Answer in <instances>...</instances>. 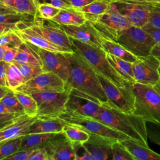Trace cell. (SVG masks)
Returning a JSON list of instances; mask_svg holds the SVG:
<instances>
[{"instance_id":"1","label":"cell","mask_w":160,"mask_h":160,"mask_svg":"<svg viewBox=\"0 0 160 160\" xmlns=\"http://www.w3.org/2000/svg\"><path fill=\"white\" fill-rule=\"evenodd\" d=\"M67 54L70 60L71 69L65 89L79 91L101 103L107 102L108 98L94 69L77 52H67Z\"/></svg>"},{"instance_id":"2","label":"cell","mask_w":160,"mask_h":160,"mask_svg":"<svg viewBox=\"0 0 160 160\" xmlns=\"http://www.w3.org/2000/svg\"><path fill=\"white\" fill-rule=\"evenodd\" d=\"M114 129L122 132L138 142L149 146L146 121L132 113L122 112L102 103L98 115L95 118Z\"/></svg>"},{"instance_id":"3","label":"cell","mask_w":160,"mask_h":160,"mask_svg":"<svg viewBox=\"0 0 160 160\" xmlns=\"http://www.w3.org/2000/svg\"><path fill=\"white\" fill-rule=\"evenodd\" d=\"M74 51L79 54L100 74L117 86L131 83L124 80L111 66L106 58V52L101 48L92 46L71 38Z\"/></svg>"},{"instance_id":"4","label":"cell","mask_w":160,"mask_h":160,"mask_svg":"<svg viewBox=\"0 0 160 160\" xmlns=\"http://www.w3.org/2000/svg\"><path fill=\"white\" fill-rule=\"evenodd\" d=\"M132 89L135 96L132 114L146 122L160 125V95L154 86L135 82Z\"/></svg>"},{"instance_id":"5","label":"cell","mask_w":160,"mask_h":160,"mask_svg":"<svg viewBox=\"0 0 160 160\" xmlns=\"http://www.w3.org/2000/svg\"><path fill=\"white\" fill-rule=\"evenodd\" d=\"M113 41L137 57L149 55L152 47L156 44L142 28L134 26L118 31Z\"/></svg>"},{"instance_id":"6","label":"cell","mask_w":160,"mask_h":160,"mask_svg":"<svg viewBox=\"0 0 160 160\" xmlns=\"http://www.w3.org/2000/svg\"><path fill=\"white\" fill-rule=\"evenodd\" d=\"M29 94L36 101L38 118H58L66 111V106L69 96V90L67 89L61 92L41 91Z\"/></svg>"},{"instance_id":"7","label":"cell","mask_w":160,"mask_h":160,"mask_svg":"<svg viewBox=\"0 0 160 160\" xmlns=\"http://www.w3.org/2000/svg\"><path fill=\"white\" fill-rule=\"evenodd\" d=\"M102 88L108 98L106 103L111 108L122 112L133 113L135 96L132 83L123 86H117L104 76L98 74Z\"/></svg>"},{"instance_id":"8","label":"cell","mask_w":160,"mask_h":160,"mask_svg":"<svg viewBox=\"0 0 160 160\" xmlns=\"http://www.w3.org/2000/svg\"><path fill=\"white\" fill-rule=\"evenodd\" d=\"M113 3L132 26L140 28L148 23L151 10L160 6V2L148 0H121Z\"/></svg>"},{"instance_id":"9","label":"cell","mask_w":160,"mask_h":160,"mask_svg":"<svg viewBox=\"0 0 160 160\" xmlns=\"http://www.w3.org/2000/svg\"><path fill=\"white\" fill-rule=\"evenodd\" d=\"M29 26L42 34L51 42L63 48L66 52H73L74 49L70 38L64 31L62 26L52 19L36 16Z\"/></svg>"},{"instance_id":"10","label":"cell","mask_w":160,"mask_h":160,"mask_svg":"<svg viewBox=\"0 0 160 160\" xmlns=\"http://www.w3.org/2000/svg\"><path fill=\"white\" fill-rule=\"evenodd\" d=\"M92 23L102 38L112 41L118 31L132 26L128 19L119 12L113 2L110 4L108 9L99 16L96 22Z\"/></svg>"},{"instance_id":"11","label":"cell","mask_w":160,"mask_h":160,"mask_svg":"<svg viewBox=\"0 0 160 160\" xmlns=\"http://www.w3.org/2000/svg\"><path fill=\"white\" fill-rule=\"evenodd\" d=\"M37 49L41 60L43 72H52L66 82L71 69V62L67 52L48 51L39 48Z\"/></svg>"},{"instance_id":"12","label":"cell","mask_w":160,"mask_h":160,"mask_svg":"<svg viewBox=\"0 0 160 160\" xmlns=\"http://www.w3.org/2000/svg\"><path fill=\"white\" fill-rule=\"evenodd\" d=\"M159 66L160 61L151 54L138 57L137 60L132 62L135 82L154 86L159 82Z\"/></svg>"},{"instance_id":"13","label":"cell","mask_w":160,"mask_h":160,"mask_svg":"<svg viewBox=\"0 0 160 160\" xmlns=\"http://www.w3.org/2000/svg\"><path fill=\"white\" fill-rule=\"evenodd\" d=\"M65 81L52 72H43L25 82L15 90L29 94L32 92H61L65 90Z\"/></svg>"},{"instance_id":"14","label":"cell","mask_w":160,"mask_h":160,"mask_svg":"<svg viewBox=\"0 0 160 160\" xmlns=\"http://www.w3.org/2000/svg\"><path fill=\"white\" fill-rule=\"evenodd\" d=\"M69 90L66 110L79 112L96 118L99 114L101 102L96 98L76 89Z\"/></svg>"},{"instance_id":"15","label":"cell","mask_w":160,"mask_h":160,"mask_svg":"<svg viewBox=\"0 0 160 160\" xmlns=\"http://www.w3.org/2000/svg\"><path fill=\"white\" fill-rule=\"evenodd\" d=\"M44 147L49 160H75L72 144L63 132L56 133Z\"/></svg>"},{"instance_id":"16","label":"cell","mask_w":160,"mask_h":160,"mask_svg":"<svg viewBox=\"0 0 160 160\" xmlns=\"http://www.w3.org/2000/svg\"><path fill=\"white\" fill-rule=\"evenodd\" d=\"M62 26L69 38L81 42L101 48V43L102 37L91 22L86 21L80 26Z\"/></svg>"},{"instance_id":"17","label":"cell","mask_w":160,"mask_h":160,"mask_svg":"<svg viewBox=\"0 0 160 160\" xmlns=\"http://www.w3.org/2000/svg\"><path fill=\"white\" fill-rule=\"evenodd\" d=\"M30 22H21L18 24V29L15 31L24 41L37 48L48 51L66 52L63 48L51 42L42 34L30 27L29 26Z\"/></svg>"},{"instance_id":"18","label":"cell","mask_w":160,"mask_h":160,"mask_svg":"<svg viewBox=\"0 0 160 160\" xmlns=\"http://www.w3.org/2000/svg\"><path fill=\"white\" fill-rule=\"evenodd\" d=\"M115 140L102 136L91 134L83 145L89 152L92 160H107L112 153V146Z\"/></svg>"},{"instance_id":"19","label":"cell","mask_w":160,"mask_h":160,"mask_svg":"<svg viewBox=\"0 0 160 160\" xmlns=\"http://www.w3.org/2000/svg\"><path fill=\"white\" fill-rule=\"evenodd\" d=\"M38 118V116H29L23 114L16 120L0 129V143L29 133L31 125Z\"/></svg>"},{"instance_id":"20","label":"cell","mask_w":160,"mask_h":160,"mask_svg":"<svg viewBox=\"0 0 160 160\" xmlns=\"http://www.w3.org/2000/svg\"><path fill=\"white\" fill-rule=\"evenodd\" d=\"M121 142L134 160H160V154L151 149L149 146L131 139L122 141Z\"/></svg>"},{"instance_id":"21","label":"cell","mask_w":160,"mask_h":160,"mask_svg":"<svg viewBox=\"0 0 160 160\" xmlns=\"http://www.w3.org/2000/svg\"><path fill=\"white\" fill-rule=\"evenodd\" d=\"M65 122L59 118H38L31 125L29 133H58L62 132Z\"/></svg>"},{"instance_id":"22","label":"cell","mask_w":160,"mask_h":160,"mask_svg":"<svg viewBox=\"0 0 160 160\" xmlns=\"http://www.w3.org/2000/svg\"><path fill=\"white\" fill-rule=\"evenodd\" d=\"M14 62L19 64L39 65L42 66L37 47L24 41L18 48V51Z\"/></svg>"},{"instance_id":"23","label":"cell","mask_w":160,"mask_h":160,"mask_svg":"<svg viewBox=\"0 0 160 160\" xmlns=\"http://www.w3.org/2000/svg\"><path fill=\"white\" fill-rule=\"evenodd\" d=\"M52 20L61 25L66 26H80L86 21L82 12L73 7L61 9Z\"/></svg>"},{"instance_id":"24","label":"cell","mask_w":160,"mask_h":160,"mask_svg":"<svg viewBox=\"0 0 160 160\" xmlns=\"http://www.w3.org/2000/svg\"><path fill=\"white\" fill-rule=\"evenodd\" d=\"M106 58L111 66L121 77L128 82L131 83L135 82L132 62H128L108 53H106Z\"/></svg>"},{"instance_id":"25","label":"cell","mask_w":160,"mask_h":160,"mask_svg":"<svg viewBox=\"0 0 160 160\" xmlns=\"http://www.w3.org/2000/svg\"><path fill=\"white\" fill-rule=\"evenodd\" d=\"M101 48L106 52L122 59L130 62H134L138 57L128 51L121 45L114 41L102 38L101 40Z\"/></svg>"},{"instance_id":"26","label":"cell","mask_w":160,"mask_h":160,"mask_svg":"<svg viewBox=\"0 0 160 160\" xmlns=\"http://www.w3.org/2000/svg\"><path fill=\"white\" fill-rule=\"evenodd\" d=\"M110 2L102 1L95 0L91 3L78 9L84 14L86 21L95 22L109 8Z\"/></svg>"},{"instance_id":"27","label":"cell","mask_w":160,"mask_h":160,"mask_svg":"<svg viewBox=\"0 0 160 160\" xmlns=\"http://www.w3.org/2000/svg\"><path fill=\"white\" fill-rule=\"evenodd\" d=\"M56 133H28L23 136L21 149L34 148L44 145Z\"/></svg>"},{"instance_id":"28","label":"cell","mask_w":160,"mask_h":160,"mask_svg":"<svg viewBox=\"0 0 160 160\" xmlns=\"http://www.w3.org/2000/svg\"><path fill=\"white\" fill-rule=\"evenodd\" d=\"M0 2L18 12L34 16L38 14L37 5L34 0H0Z\"/></svg>"},{"instance_id":"29","label":"cell","mask_w":160,"mask_h":160,"mask_svg":"<svg viewBox=\"0 0 160 160\" xmlns=\"http://www.w3.org/2000/svg\"><path fill=\"white\" fill-rule=\"evenodd\" d=\"M6 78L7 87L11 90L16 89L25 82L19 68L14 62L8 64Z\"/></svg>"},{"instance_id":"30","label":"cell","mask_w":160,"mask_h":160,"mask_svg":"<svg viewBox=\"0 0 160 160\" xmlns=\"http://www.w3.org/2000/svg\"><path fill=\"white\" fill-rule=\"evenodd\" d=\"M62 132L66 134L71 142H78L84 143L88 140L90 136L89 132L81 127L66 122Z\"/></svg>"},{"instance_id":"31","label":"cell","mask_w":160,"mask_h":160,"mask_svg":"<svg viewBox=\"0 0 160 160\" xmlns=\"http://www.w3.org/2000/svg\"><path fill=\"white\" fill-rule=\"evenodd\" d=\"M18 99L22 105L24 114L29 116H36L38 113V105L34 98L30 94L18 90H13Z\"/></svg>"},{"instance_id":"32","label":"cell","mask_w":160,"mask_h":160,"mask_svg":"<svg viewBox=\"0 0 160 160\" xmlns=\"http://www.w3.org/2000/svg\"><path fill=\"white\" fill-rule=\"evenodd\" d=\"M23 136L6 140L0 143V160H4L6 158L21 149Z\"/></svg>"},{"instance_id":"33","label":"cell","mask_w":160,"mask_h":160,"mask_svg":"<svg viewBox=\"0 0 160 160\" xmlns=\"http://www.w3.org/2000/svg\"><path fill=\"white\" fill-rule=\"evenodd\" d=\"M36 16L22 14V13H9L0 14V23L9 24H18L21 22H32Z\"/></svg>"},{"instance_id":"34","label":"cell","mask_w":160,"mask_h":160,"mask_svg":"<svg viewBox=\"0 0 160 160\" xmlns=\"http://www.w3.org/2000/svg\"><path fill=\"white\" fill-rule=\"evenodd\" d=\"M4 105L13 112L25 114L24 109L16 96L14 91L10 89L8 93L1 99Z\"/></svg>"},{"instance_id":"35","label":"cell","mask_w":160,"mask_h":160,"mask_svg":"<svg viewBox=\"0 0 160 160\" xmlns=\"http://www.w3.org/2000/svg\"><path fill=\"white\" fill-rule=\"evenodd\" d=\"M23 40L14 30H10L0 34V46L8 45L19 48Z\"/></svg>"},{"instance_id":"36","label":"cell","mask_w":160,"mask_h":160,"mask_svg":"<svg viewBox=\"0 0 160 160\" xmlns=\"http://www.w3.org/2000/svg\"><path fill=\"white\" fill-rule=\"evenodd\" d=\"M112 160H134L132 156L119 141H114L112 146Z\"/></svg>"},{"instance_id":"37","label":"cell","mask_w":160,"mask_h":160,"mask_svg":"<svg viewBox=\"0 0 160 160\" xmlns=\"http://www.w3.org/2000/svg\"><path fill=\"white\" fill-rule=\"evenodd\" d=\"M15 63V62H14ZM19 68L25 82L34 78L43 72L41 66L30 64H19L15 63Z\"/></svg>"},{"instance_id":"38","label":"cell","mask_w":160,"mask_h":160,"mask_svg":"<svg viewBox=\"0 0 160 160\" xmlns=\"http://www.w3.org/2000/svg\"><path fill=\"white\" fill-rule=\"evenodd\" d=\"M38 14L37 16L48 19H52L60 11V9L52 5L46 3H40L37 4Z\"/></svg>"},{"instance_id":"39","label":"cell","mask_w":160,"mask_h":160,"mask_svg":"<svg viewBox=\"0 0 160 160\" xmlns=\"http://www.w3.org/2000/svg\"><path fill=\"white\" fill-rule=\"evenodd\" d=\"M72 144L75 155V160H92L91 156L83 145V143L74 142H72Z\"/></svg>"},{"instance_id":"40","label":"cell","mask_w":160,"mask_h":160,"mask_svg":"<svg viewBox=\"0 0 160 160\" xmlns=\"http://www.w3.org/2000/svg\"><path fill=\"white\" fill-rule=\"evenodd\" d=\"M36 148L19 149L12 154L5 158L4 160H29L30 156Z\"/></svg>"},{"instance_id":"41","label":"cell","mask_w":160,"mask_h":160,"mask_svg":"<svg viewBox=\"0 0 160 160\" xmlns=\"http://www.w3.org/2000/svg\"><path fill=\"white\" fill-rule=\"evenodd\" d=\"M22 115L23 114L16 112L5 114L0 113V129L6 126L7 125L11 124V122H14Z\"/></svg>"},{"instance_id":"42","label":"cell","mask_w":160,"mask_h":160,"mask_svg":"<svg viewBox=\"0 0 160 160\" xmlns=\"http://www.w3.org/2000/svg\"><path fill=\"white\" fill-rule=\"evenodd\" d=\"M148 24L160 29V6L152 9L150 12Z\"/></svg>"},{"instance_id":"43","label":"cell","mask_w":160,"mask_h":160,"mask_svg":"<svg viewBox=\"0 0 160 160\" xmlns=\"http://www.w3.org/2000/svg\"><path fill=\"white\" fill-rule=\"evenodd\" d=\"M36 5L40 3H46L52 5L60 9H67L72 7L67 0H34Z\"/></svg>"},{"instance_id":"44","label":"cell","mask_w":160,"mask_h":160,"mask_svg":"<svg viewBox=\"0 0 160 160\" xmlns=\"http://www.w3.org/2000/svg\"><path fill=\"white\" fill-rule=\"evenodd\" d=\"M29 160H49L48 154L44 146L36 148Z\"/></svg>"},{"instance_id":"45","label":"cell","mask_w":160,"mask_h":160,"mask_svg":"<svg viewBox=\"0 0 160 160\" xmlns=\"http://www.w3.org/2000/svg\"><path fill=\"white\" fill-rule=\"evenodd\" d=\"M18 51V47L10 46L5 52L2 61L7 63H12L14 62L16 56Z\"/></svg>"},{"instance_id":"46","label":"cell","mask_w":160,"mask_h":160,"mask_svg":"<svg viewBox=\"0 0 160 160\" xmlns=\"http://www.w3.org/2000/svg\"><path fill=\"white\" fill-rule=\"evenodd\" d=\"M142 28L151 35L156 44H160V29L154 28L147 24Z\"/></svg>"},{"instance_id":"47","label":"cell","mask_w":160,"mask_h":160,"mask_svg":"<svg viewBox=\"0 0 160 160\" xmlns=\"http://www.w3.org/2000/svg\"><path fill=\"white\" fill-rule=\"evenodd\" d=\"M8 64L3 61H0V85L5 87H7L6 75Z\"/></svg>"},{"instance_id":"48","label":"cell","mask_w":160,"mask_h":160,"mask_svg":"<svg viewBox=\"0 0 160 160\" xmlns=\"http://www.w3.org/2000/svg\"><path fill=\"white\" fill-rule=\"evenodd\" d=\"M71 6L76 9H80L95 0H67Z\"/></svg>"},{"instance_id":"49","label":"cell","mask_w":160,"mask_h":160,"mask_svg":"<svg viewBox=\"0 0 160 160\" xmlns=\"http://www.w3.org/2000/svg\"><path fill=\"white\" fill-rule=\"evenodd\" d=\"M17 29H18V24H9L0 23V34L10 30L16 31Z\"/></svg>"},{"instance_id":"50","label":"cell","mask_w":160,"mask_h":160,"mask_svg":"<svg viewBox=\"0 0 160 160\" xmlns=\"http://www.w3.org/2000/svg\"><path fill=\"white\" fill-rule=\"evenodd\" d=\"M17 12H18L14 9L9 8V6L0 2V14H9V13H17Z\"/></svg>"},{"instance_id":"51","label":"cell","mask_w":160,"mask_h":160,"mask_svg":"<svg viewBox=\"0 0 160 160\" xmlns=\"http://www.w3.org/2000/svg\"><path fill=\"white\" fill-rule=\"evenodd\" d=\"M150 54L160 61V44H156L152 47Z\"/></svg>"},{"instance_id":"52","label":"cell","mask_w":160,"mask_h":160,"mask_svg":"<svg viewBox=\"0 0 160 160\" xmlns=\"http://www.w3.org/2000/svg\"><path fill=\"white\" fill-rule=\"evenodd\" d=\"M149 138L152 142L160 146V133L158 132H150Z\"/></svg>"},{"instance_id":"53","label":"cell","mask_w":160,"mask_h":160,"mask_svg":"<svg viewBox=\"0 0 160 160\" xmlns=\"http://www.w3.org/2000/svg\"><path fill=\"white\" fill-rule=\"evenodd\" d=\"M13 112L11 109L7 108L4 104L0 100V113L5 114V113H12Z\"/></svg>"},{"instance_id":"54","label":"cell","mask_w":160,"mask_h":160,"mask_svg":"<svg viewBox=\"0 0 160 160\" xmlns=\"http://www.w3.org/2000/svg\"><path fill=\"white\" fill-rule=\"evenodd\" d=\"M10 47L8 45H1L0 46V61H2L4 54L7 49Z\"/></svg>"},{"instance_id":"55","label":"cell","mask_w":160,"mask_h":160,"mask_svg":"<svg viewBox=\"0 0 160 160\" xmlns=\"http://www.w3.org/2000/svg\"><path fill=\"white\" fill-rule=\"evenodd\" d=\"M9 90L10 89L8 88L0 85V100L8 93Z\"/></svg>"},{"instance_id":"56","label":"cell","mask_w":160,"mask_h":160,"mask_svg":"<svg viewBox=\"0 0 160 160\" xmlns=\"http://www.w3.org/2000/svg\"><path fill=\"white\" fill-rule=\"evenodd\" d=\"M154 88L156 90V91L159 93V94L160 95V82H159L156 85H154Z\"/></svg>"},{"instance_id":"57","label":"cell","mask_w":160,"mask_h":160,"mask_svg":"<svg viewBox=\"0 0 160 160\" xmlns=\"http://www.w3.org/2000/svg\"><path fill=\"white\" fill-rule=\"evenodd\" d=\"M102 1H105L109 2H110V3H112V2H116L119 1H121V0H102Z\"/></svg>"},{"instance_id":"58","label":"cell","mask_w":160,"mask_h":160,"mask_svg":"<svg viewBox=\"0 0 160 160\" xmlns=\"http://www.w3.org/2000/svg\"><path fill=\"white\" fill-rule=\"evenodd\" d=\"M150 1H153V2H160V0H148Z\"/></svg>"},{"instance_id":"59","label":"cell","mask_w":160,"mask_h":160,"mask_svg":"<svg viewBox=\"0 0 160 160\" xmlns=\"http://www.w3.org/2000/svg\"><path fill=\"white\" fill-rule=\"evenodd\" d=\"M158 71H159V82H160V66H159V67Z\"/></svg>"}]
</instances>
